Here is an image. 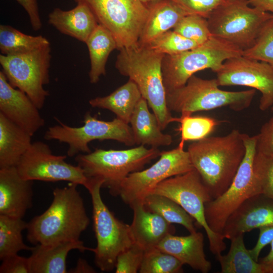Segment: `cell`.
I'll return each instance as SVG.
<instances>
[{"label": "cell", "mask_w": 273, "mask_h": 273, "mask_svg": "<svg viewBox=\"0 0 273 273\" xmlns=\"http://www.w3.org/2000/svg\"><path fill=\"white\" fill-rule=\"evenodd\" d=\"M242 135L233 129L223 136L206 137L188 147L193 166L213 199L228 189L244 159L246 148Z\"/></svg>", "instance_id": "cell-1"}, {"label": "cell", "mask_w": 273, "mask_h": 273, "mask_svg": "<svg viewBox=\"0 0 273 273\" xmlns=\"http://www.w3.org/2000/svg\"><path fill=\"white\" fill-rule=\"evenodd\" d=\"M77 184L53 190V199L42 214L28 222V240L33 244L51 245L80 240L89 224Z\"/></svg>", "instance_id": "cell-2"}, {"label": "cell", "mask_w": 273, "mask_h": 273, "mask_svg": "<svg viewBox=\"0 0 273 273\" xmlns=\"http://www.w3.org/2000/svg\"><path fill=\"white\" fill-rule=\"evenodd\" d=\"M119 51L116 69L136 84L142 97L155 115L161 130H164L170 123L178 122L179 118L172 116L167 105L162 71L165 55L138 43Z\"/></svg>", "instance_id": "cell-3"}, {"label": "cell", "mask_w": 273, "mask_h": 273, "mask_svg": "<svg viewBox=\"0 0 273 273\" xmlns=\"http://www.w3.org/2000/svg\"><path fill=\"white\" fill-rule=\"evenodd\" d=\"M161 152L143 145L126 150L96 149L89 153L79 154L74 159L87 178L102 180V188H108L111 195L116 196L121 183L130 173L142 170Z\"/></svg>", "instance_id": "cell-4"}, {"label": "cell", "mask_w": 273, "mask_h": 273, "mask_svg": "<svg viewBox=\"0 0 273 273\" xmlns=\"http://www.w3.org/2000/svg\"><path fill=\"white\" fill-rule=\"evenodd\" d=\"M216 78L206 79L193 75L184 86L166 92L169 110L178 113L194 112L228 107L235 111L248 108L256 90L221 89Z\"/></svg>", "instance_id": "cell-5"}, {"label": "cell", "mask_w": 273, "mask_h": 273, "mask_svg": "<svg viewBox=\"0 0 273 273\" xmlns=\"http://www.w3.org/2000/svg\"><path fill=\"white\" fill-rule=\"evenodd\" d=\"M243 51L233 44L212 36L192 50L174 55H165L162 63L166 93L180 87L195 73L211 69L216 73L228 59L242 55Z\"/></svg>", "instance_id": "cell-6"}, {"label": "cell", "mask_w": 273, "mask_h": 273, "mask_svg": "<svg viewBox=\"0 0 273 273\" xmlns=\"http://www.w3.org/2000/svg\"><path fill=\"white\" fill-rule=\"evenodd\" d=\"M88 179L85 188L91 196L93 228L97 242L93 251L95 262L101 270L108 272L115 268L118 255L130 247L134 241L130 225L117 219L103 202L101 195L103 181Z\"/></svg>", "instance_id": "cell-7"}, {"label": "cell", "mask_w": 273, "mask_h": 273, "mask_svg": "<svg viewBox=\"0 0 273 273\" xmlns=\"http://www.w3.org/2000/svg\"><path fill=\"white\" fill-rule=\"evenodd\" d=\"M152 193L167 197L183 208L195 219L197 226L204 229L214 255H219L225 249L224 236L211 231L207 223L205 205L213 199L195 168L165 179L150 194Z\"/></svg>", "instance_id": "cell-8"}, {"label": "cell", "mask_w": 273, "mask_h": 273, "mask_svg": "<svg viewBox=\"0 0 273 273\" xmlns=\"http://www.w3.org/2000/svg\"><path fill=\"white\" fill-rule=\"evenodd\" d=\"M272 14L250 7L246 1H226L207 21L212 36L224 39L242 51L251 47Z\"/></svg>", "instance_id": "cell-9"}, {"label": "cell", "mask_w": 273, "mask_h": 273, "mask_svg": "<svg viewBox=\"0 0 273 273\" xmlns=\"http://www.w3.org/2000/svg\"><path fill=\"white\" fill-rule=\"evenodd\" d=\"M242 136L246 152L231 184L223 194L205 205L207 223L216 233L222 234L228 218L246 199L260 193L253 168L257 135L243 133Z\"/></svg>", "instance_id": "cell-10"}, {"label": "cell", "mask_w": 273, "mask_h": 273, "mask_svg": "<svg viewBox=\"0 0 273 273\" xmlns=\"http://www.w3.org/2000/svg\"><path fill=\"white\" fill-rule=\"evenodd\" d=\"M55 119L58 124L48 128L44 139L67 144V156L70 157L91 152L88 144L95 140H114L128 146L135 144L130 126L117 117L104 121L87 112L83 117V124L79 127L70 126Z\"/></svg>", "instance_id": "cell-11"}, {"label": "cell", "mask_w": 273, "mask_h": 273, "mask_svg": "<svg viewBox=\"0 0 273 273\" xmlns=\"http://www.w3.org/2000/svg\"><path fill=\"white\" fill-rule=\"evenodd\" d=\"M87 5L98 23L114 37L118 50L138 44L148 17V7L141 0H74Z\"/></svg>", "instance_id": "cell-12"}, {"label": "cell", "mask_w": 273, "mask_h": 273, "mask_svg": "<svg viewBox=\"0 0 273 273\" xmlns=\"http://www.w3.org/2000/svg\"><path fill=\"white\" fill-rule=\"evenodd\" d=\"M51 46L28 53L0 55V64L9 83L24 92L40 110L44 106L49 92L43 86L50 81Z\"/></svg>", "instance_id": "cell-13"}, {"label": "cell", "mask_w": 273, "mask_h": 273, "mask_svg": "<svg viewBox=\"0 0 273 273\" xmlns=\"http://www.w3.org/2000/svg\"><path fill=\"white\" fill-rule=\"evenodd\" d=\"M159 157L152 166L130 173L121 183L118 196L130 207L144 204L146 197L162 181L194 168L184 148L161 151Z\"/></svg>", "instance_id": "cell-14"}, {"label": "cell", "mask_w": 273, "mask_h": 273, "mask_svg": "<svg viewBox=\"0 0 273 273\" xmlns=\"http://www.w3.org/2000/svg\"><path fill=\"white\" fill-rule=\"evenodd\" d=\"M66 155H56L42 141L32 143L16 166L24 179L47 182L68 181L83 186L88 183L82 168L65 161Z\"/></svg>", "instance_id": "cell-15"}, {"label": "cell", "mask_w": 273, "mask_h": 273, "mask_svg": "<svg viewBox=\"0 0 273 273\" xmlns=\"http://www.w3.org/2000/svg\"><path fill=\"white\" fill-rule=\"evenodd\" d=\"M220 86H245L261 93L259 107L273 105V68L268 63L239 56L226 60L216 73Z\"/></svg>", "instance_id": "cell-16"}, {"label": "cell", "mask_w": 273, "mask_h": 273, "mask_svg": "<svg viewBox=\"0 0 273 273\" xmlns=\"http://www.w3.org/2000/svg\"><path fill=\"white\" fill-rule=\"evenodd\" d=\"M39 109L23 92L13 86L0 71V113L32 136L44 125Z\"/></svg>", "instance_id": "cell-17"}, {"label": "cell", "mask_w": 273, "mask_h": 273, "mask_svg": "<svg viewBox=\"0 0 273 273\" xmlns=\"http://www.w3.org/2000/svg\"><path fill=\"white\" fill-rule=\"evenodd\" d=\"M266 225H273V199L259 193L246 199L230 215L221 234L230 240Z\"/></svg>", "instance_id": "cell-18"}, {"label": "cell", "mask_w": 273, "mask_h": 273, "mask_svg": "<svg viewBox=\"0 0 273 273\" xmlns=\"http://www.w3.org/2000/svg\"><path fill=\"white\" fill-rule=\"evenodd\" d=\"M32 184L16 167L0 169V214L22 218L32 205Z\"/></svg>", "instance_id": "cell-19"}, {"label": "cell", "mask_w": 273, "mask_h": 273, "mask_svg": "<svg viewBox=\"0 0 273 273\" xmlns=\"http://www.w3.org/2000/svg\"><path fill=\"white\" fill-rule=\"evenodd\" d=\"M157 248L173 255L183 264L189 265L202 273H207L211 269V263L204 253V236L201 232L196 231L186 236L169 234Z\"/></svg>", "instance_id": "cell-20"}, {"label": "cell", "mask_w": 273, "mask_h": 273, "mask_svg": "<svg viewBox=\"0 0 273 273\" xmlns=\"http://www.w3.org/2000/svg\"><path fill=\"white\" fill-rule=\"evenodd\" d=\"M133 217L130 229L134 243L145 251L157 247L169 234L175 232L174 228L159 214L148 210L143 204L131 207Z\"/></svg>", "instance_id": "cell-21"}, {"label": "cell", "mask_w": 273, "mask_h": 273, "mask_svg": "<svg viewBox=\"0 0 273 273\" xmlns=\"http://www.w3.org/2000/svg\"><path fill=\"white\" fill-rule=\"evenodd\" d=\"M94 251L80 240L65 241L51 245L37 244L30 250V273H66V259L69 252Z\"/></svg>", "instance_id": "cell-22"}, {"label": "cell", "mask_w": 273, "mask_h": 273, "mask_svg": "<svg viewBox=\"0 0 273 273\" xmlns=\"http://www.w3.org/2000/svg\"><path fill=\"white\" fill-rule=\"evenodd\" d=\"M48 22L58 31L85 43L99 23L88 7L78 3L69 10L54 9L49 15Z\"/></svg>", "instance_id": "cell-23"}, {"label": "cell", "mask_w": 273, "mask_h": 273, "mask_svg": "<svg viewBox=\"0 0 273 273\" xmlns=\"http://www.w3.org/2000/svg\"><path fill=\"white\" fill-rule=\"evenodd\" d=\"M148 7L149 14L138 42L142 46H148L162 34L172 29L183 17L188 15L171 0H158Z\"/></svg>", "instance_id": "cell-24"}, {"label": "cell", "mask_w": 273, "mask_h": 273, "mask_svg": "<svg viewBox=\"0 0 273 273\" xmlns=\"http://www.w3.org/2000/svg\"><path fill=\"white\" fill-rule=\"evenodd\" d=\"M149 107L142 97L131 115L129 123L135 144L156 148L169 146L173 141L172 136L162 132L155 115L149 111Z\"/></svg>", "instance_id": "cell-25"}, {"label": "cell", "mask_w": 273, "mask_h": 273, "mask_svg": "<svg viewBox=\"0 0 273 273\" xmlns=\"http://www.w3.org/2000/svg\"><path fill=\"white\" fill-rule=\"evenodd\" d=\"M32 136L0 113V169L16 167Z\"/></svg>", "instance_id": "cell-26"}, {"label": "cell", "mask_w": 273, "mask_h": 273, "mask_svg": "<svg viewBox=\"0 0 273 273\" xmlns=\"http://www.w3.org/2000/svg\"><path fill=\"white\" fill-rule=\"evenodd\" d=\"M142 98L136 84L129 79L110 94L92 99L88 102L92 107L108 110L114 113L116 117L129 124L131 115Z\"/></svg>", "instance_id": "cell-27"}, {"label": "cell", "mask_w": 273, "mask_h": 273, "mask_svg": "<svg viewBox=\"0 0 273 273\" xmlns=\"http://www.w3.org/2000/svg\"><path fill=\"white\" fill-rule=\"evenodd\" d=\"M90 59L89 81L97 83L106 74V64L110 53L118 49L117 42L109 30L98 24L85 42Z\"/></svg>", "instance_id": "cell-28"}, {"label": "cell", "mask_w": 273, "mask_h": 273, "mask_svg": "<svg viewBox=\"0 0 273 273\" xmlns=\"http://www.w3.org/2000/svg\"><path fill=\"white\" fill-rule=\"evenodd\" d=\"M231 246L228 253L218 255L221 273H263L260 264L252 257L245 245L244 234L230 239Z\"/></svg>", "instance_id": "cell-29"}, {"label": "cell", "mask_w": 273, "mask_h": 273, "mask_svg": "<svg viewBox=\"0 0 273 273\" xmlns=\"http://www.w3.org/2000/svg\"><path fill=\"white\" fill-rule=\"evenodd\" d=\"M50 44L48 39L42 35L32 36L10 25H0V50L2 55L24 54Z\"/></svg>", "instance_id": "cell-30"}, {"label": "cell", "mask_w": 273, "mask_h": 273, "mask_svg": "<svg viewBox=\"0 0 273 273\" xmlns=\"http://www.w3.org/2000/svg\"><path fill=\"white\" fill-rule=\"evenodd\" d=\"M144 205L148 210L162 216L168 222L183 225L190 233L196 232L195 219L178 204L171 199L156 194H150Z\"/></svg>", "instance_id": "cell-31"}, {"label": "cell", "mask_w": 273, "mask_h": 273, "mask_svg": "<svg viewBox=\"0 0 273 273\" xmlns=\"http://www.w3.org/2000/svg\"><path fill=\"white\" fill-rule=\"evenodd\" d=\"M28 222L21 218L0 214V259L15 254L21 250H31L26 245L22 232L27 229Z\"/></svg>", "instance_id": "cell-32"}, {"label": "cell", "mask_w": 273, "mask_h": 273, "mask_svg": "<svg viewBox=\"0 0 273 273\" xmlns=\"http://www.w3.org/2000/svg\"><path fill=\"white\" fill-rule=\"evenodd\" d=\"M180 123L177 130L180 132L179 147L184 148L188 141H198L207 137L218 125V121L209 117L192 116L182 113L179 117Z\"/></svg>", "instance_id": "cell-33"}, {"label": "cell", "mask_w": 273, "mask_h": 273, "mask_svg": "<svg viewBox=\"0 0 273 273\" xmlns=\"http://www.w3.org/2000/svg\"><path fill=\"white\" fill-rule=\"evenodd\" d=\"M183 264L173 255L157 247L145 251L139 272L180 273Z\"/></svg>", "instance_id": "cell-34"}, {"label": "cell", "mask_w": 273, "mask_h": 273, "mask_svg": "<svg viewBox=\"0 0 273 273\" xmlns=\"http://www.w3.org/2000/svg\"><path fill=\"white\" fill-rule=\"evenodd\" d=\"M200 45L171 29L156 38L147 46L158 53L174 55L192 50Z\"/></svg>", "instance_id": "cell-35"}, {"label": "cell", "mask_w": 273, "mask_h": 273, "mask_svg": "<svg viewBox=\"0 0 273 273\" xmlns=\"http://www.w3.org/2000/svg\"><path fill=\"white\" fill-rule=\"evenodd\" d=\"M242 56L266 62L273 68V15L262 28L254 43L243 51Z\"/></svg>", "instance_id": "cell-36"}, {"label": "cell", "mask_w": 273, "mask_h": 273, "mask_svg": "<svg viewBox=\"0 0 273 273\" xmlns=\"http://www.w3.org/2000/svg\"><path fill=\"white\" fill-rule=\"evenodd\" d=\"M172 29L199 44L204 43L212 36L207 19L197 15L185 16Z\"/></svg>", "instance_id": "cell-37"}, {"label": "cell", "mask_w": 273, "mask_h": 273, "mask_svg": "<svg viewBox=\"0 0 273 273\" xmlns=\"http://www.w3.org/2000/svg\"><path fill=\"white\" fill-rule=\"evenodd\" d=\"M253 168L260 193L273 199V156H264L256 151Z\"/></svg>", "instance_id": "cell-38"}, {"label": "cell", "mask_w": 273, "mask_h": 273, "mask_svg": "<svg viewBox=\"0 0 273 273\" xmlns=\"http://www.w3.org/2000/svg\"><path fill=\"white\" fill-rule=\"evenodd\" d=\"M145 250L134 243L130 247L121 252L117 257L116 273H136L139 271Z\"/></svg>", "instance_id": "cell-39"}, {"label": "cell", "mask_w": 273, "mask_h": 273, "mask_svg": "<svg viewBox=\"0 0 273 273\" xmlns=\"http://www.w3.org/2000/svg\"><path fill=\"white\" fill-rule=\"evenodd\" d=\"M188 15H197L208 18L210 14L226 0H171Z\"/></svg>", "instance_id": "cell-40"}, {"label": "cell", "mask_w": 273, "mask_h": 273, "mask_svg": "<svg viewBox=\"0 0 273 273\" xmlns=\"http://www.w3.org/2000/svg\"><path fill=\"white\" fill-rule=\"evenodd\" d=\"M256 150L263 156H273V116L262 126L257 134Z\"/></svg>", "instance_id": "cell-41"}, {"label": "cell", "mask_w": 273, "mask_h": 273, "mask_svg": "<svg viewBox=\"0 0 273 273\" xmlns=\"http://www.w3.org/2000/svg\"><path fill=\"white\" fill-rule=\"evenodd\" d=\"M0 266L1 273H30V262L29 257L17 254L4 258Z\"/></svg>", "instance_id": "cell-42"}, {"label": "cell", "mask_w": 273, "mask_h": 273, "mask_svg": "<svg viewBox=\"0 0 273 273\" xmlns=\"http://www.w3.org/2000/svg\"><path fill=\"white\" fill-rule=\"evenodd\" d=\"M259 235L256 245L249 250L252 257L258 262L259 256L262 249L273 241V225H266L260 227Z\"/></svg>", "instance_id": "cell-43"}, {"label": "cell", "mask_w": 273, "mask_h": 273, "mask_svg": "<svg viewBox=\"0 0 273 273\" xmlns=\"http://www.w3.org/2000/svg\"><path fill=\"white\" fill-rule=\"evenodd\" d=\"M27 12L31 27L34 31L40 30L42 27L37 0H15Z\"/></svg>", "instance_id": "cell-44"}, {"label": "cell", "mask_w": 273, "mask_h": 273, "mask_svg": "<svg viewBox=\"0 0 273 273\" xmlns=\"http://www.w3.org/2000/svg\"><path fill=\"white\" fill-rule=\"evenodd\" d=\"M270 250L268 254L259 259L263 273H273V241L270 243Z\"/></svg>", "instance_id": "cell-45"}, {"label": "cell", "mask_w": 273, "mask_h": 273, "mask_svg": "<svg viewBox=\"0 0 273 273\" xmlns=\"http://www.w3.org/2000/svg\"><path fill=\"white\" fill-rule=\"evenodd\" d=\"M252 7L273 14V0H247Z\"/></svg>", "instance_id": "cell-46"}, {"label": "cell", "mask_w": 273, "mask_h": 273, "mask_svg": "<svg viewBox=\"0 0 273 273\" xmlns=\"http://www.w3.org/2000/svg\"><path fill=\"white\" fill-rule=\"evenodd\" d=\"M74 273H94L95 269L84 259L79 258L76 266L70 270Z\"/></svg>", "instance_id": "cell-47"}, {"label": "cell", "mask_w": 273, "mask_h": 273, "mask_svg": "<svg viewBox=\"0 0 273 273\" xmlns=\"http://www.w3.org/2000/svg\"><path fill=\"white\" fill-rule=\"evenodd\" d=\"M143 3L148 6L150 4L158 0H141Z\"/></svg>", "instance_id": "cell-48"}, {"label": "cell", "mask_w": 273, "mask_h": 273, "mask_svg": "<svg viewBox=\"0 0 273 273\" xmlns=\"http://www.w3.org/2000/svg\"><path fill=\"white\" fill-rule=\"evenodd\" d=\"M226 1H246L247 0H226Z\"/></svg>", "instance_id": "cell-49"}, {"label": "cell", "mask_w": 273, "mask_h": 273, "mask_svg": "<svg viewBox=\"0 0 273 273\" xmlns=\"http://www.w3.org/2000/svg\"><path fill=\"white\" fill-rule=\"evenodd\" d=\"M272 111H273V105L270 108Z\"/></svg>", "instance_id": "cell-50"}, {"label": "cell", "mask_w": 273, "mask_h": 273, "mask_svg": "<svg viewBox=\"0 0 273 273\" xmlns=\"http://www.w3.org/2000/svg\"><path fill=\"white\" fill-rule=\"evenodd\" d=\"M272 15H273V14H272Z\"/></svg>", "instance_id": "cell-51"}]
</instances>
